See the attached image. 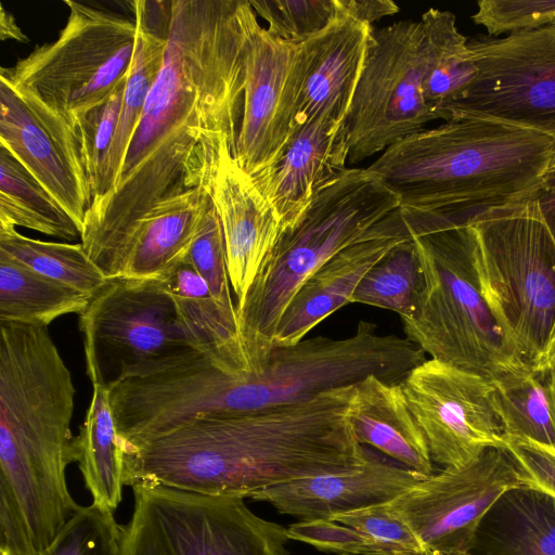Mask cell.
<instances>
[{
	"mask_svg": "<svg viewBox=\"0 0 555 555\" xmlns=\"http://www.w3.org/2000/svg\"><path fill=\"white\" fill-rule=\"evenodd\" d=\"M256 22L247 0H171L163 67L114 188L83 222L80 243L94 263L153 205L194 186L207 144L235 145Z\"/></svg>",
	"mask_w": 555,
	"mask_h": 555,
	"instance_id": "obj_1",
	"label": "cell"
},
{
	"mask_svg": "<svg viewBox=\"0 0 555 555\" xmlns=\"http://www.w3.org/2000/svg\"><path fill=\"white\" fill-rule=\"evenodd\" d=\"M354 385L310 400L188 423L124 453V485L250 499L287 481L349 470L369 452L354 438Z\"/></svg>",
	"mask_w": 555,
	"mask_h": 555,
	"instance_id": "obj_2",
	"label": "cell"
},
{
	"mask_svg": "<svg viewBox=\"0 0 555 555\" xmlns=\"http://www.w3.org/2000/svg\"><path fill=\"white\" fill-rule=\"evenodd\" d=\"M72 374L47 327L0 322V537L43 555L79 508Z\"/></svg>",
	"mask_w": 555,
	"mask_h": 555,
	"instance_id": "obj_3",
	"label": "cell"
},
{
	"mask_svg": "<svg viewBox=\"0 0 555 555\" xmlns=\"http://www.w3.org/2000/svg\"><path fill=\"white\" fill-rule=\"evenodd\" d=\"M554 154L555 141L541 133L457 117L397 141L367 169L398 197L410 233L420 234L535 196Z\"/></svg>",
	"mask_w": 555,
	"mask_h": 555,
	"instance_id": "obj_4",
	"label": "cell"
},
{
	"mask_svg": "<svg viewBox=\"0 0 555 555\" xmlns=\"http://www.w3.org/2000/svg\"><path fill=\"white\" fill-rule=\"evenodd\" d=\"M399 208V201L367 168H347L322 186L280 236L236 310L251 372L272 350L278 323L301 285L337 253Z\"/></svg>",
	"mask_w": 555,
	"mask_h": 555,
	"instance_id": "obj_5",
	"label": "cell"
},
{
	"mask_svg": "<svg viewBox=\"0 0 555 555\" xmlns=\"http://www.w3.org/2000/svg\"><path fill=\"white\" fill-rule=\"evenodd\" d=\"M478 285L507 344L530 366L555 341V238L537 195L467 223Z\"/></svg>",
	"mask_w": 555,
	"mask_h": 555,
	"instance_id": "obj_6",
	"label": "cell"
},
{
	"mask_svg": "<svg viewBox=\"0 0 555 555\" xmlns=\"http://www.w3.org/2000/svg\"><path fill=\"white\" fill-rule=\"evenodd\" d=\"M424 287L401 319L405 337L430 359L491 380L526 370L483 299L470 257L467 224L411 234Z\"/></svg>",
	"mask_w": 555,
	"mask_h": 555,
	"instance_id": "obj_7",
	"label": "cell"
},
{
	"mask_svg": "<svg viewBox=\"0 0 555 555\" xmlns=\"http://www.w3.org/2000/svg\"><path fill=\"white\" fill-rule=\"evenodd\" d=\"M88 376L111 389L191 354L214 358L163 280L107 279L79 314Z\"/></svg>",
	"mask_w": 555,
	"mask_h": 555,
	"instance_id": "obj_8",
	"label": "cell"
},
{
	"mask_svg": "<svg viewBox=\"0 0 555 555\" xmlns=\"http://www.w3.org/2000/svg\"><path fill=\"white\" fill-rule=\"evenodd\" d=\"M65 26L52 42L39 44L0 76L29 93L75 128L129 74L137 25L118 13L64 0Z\"/></svg>",
	"mask_w": 555,
	"mask_h": 555,
	"instance_id": "obj_9",
	"label": "cell"
},
{
	"mask_svg": "<svg viewBox=\"0 0 555 555\" xmlns=\"http://www.w3.org/2000/svg\"><path fill=\"white\" fill-rule=\"evenodd\" d=\"M132 491L117 555H288L286 527L256 515L245 499L166 486Z\"/></svg>",
	"mask_w": 555,
	"mask_h": 555,
	"instance_id": "obj_10",
	"label": "cell"
},
{
	"mask_svg": "<svg viewBox=\"0 0 555 555\" xmlns=\"http://www.w3.org/2000/svg\"><path fill=\"white\" fill-rule=\"evenodd\" d=\"M476 73L441 111L444 121L479 118L555 141V24L468 41Z\"/></svg>",
	"mask_w": 555,
	"mask_h": 555,
	"instance_id": "obj_11",
	"label": "cell"
},
{
	"mask_svg": "<svg viewBox=\"0 0 555 555\" xmlns=\"http://www.w3.org/2000/svg\"><path fill=\"white\" fill-rule=\"evenodd\" d=\"M421 22L373 27L364 67L346 119L357 164L439 119L423 91Z\"/></svg>",
	"mask_w": 555,
	"mask_h": 555,
	"instance_id": "obj_12",
	"label": "cell"
},
{
	"mask_svg": "<svg viewBox=\"0 0 555 555\" xmlns=\"http://www.w3.org/2000/svg\"><path fill=\"white\" fill-rule=\"evenodd\" d=\"M526 476L504 448H489L469 464L447 467L389 502L427 555H467L488 511Z\"/></svg>",
	"mask_w": 555,
	"mask_h": 555,
	"instance_id": "obj_13",
	"label": "cell"
},
{
	"mask_svg": "<svg viewBox=\"0 0 555 555\" xmlns=\"http://www.w3.org/2000/svg\"><path fill=\"white\" fill-rule=\"evenodd\" d=\"M433 462L459 468L489 448H504L493 383L477 373L429 359L401 380Z\"/></svg>",
	"mask_w": 555,
	"mask_h": 555,
	"instance_id": "obj_14",
	"label": "cell"
},
{
	"mask_svg": "<svg viewBox=\"0 0 555 555\" xmlns=\"http://www.w3.org/2000/svg\"><path fill=\"white\" fill-rule=\"evenodd\" d=\"M305 70L304 43L278 38L256 22L246 48L234 151L238 165L254 179L280 160L298 126Z\"/></svg>",
	"mask_w": 555,
	"mask_h": 555,
	"instance_id": "obj_15",
	"label": "cell"
},
{
	"mask_svg": "<svg viewBox=\"0 0 555 555\" xmlns=\"http://www.w3.org/2000/svg\"><path fill=\"white\" fill-rule=\"evenodd\" d=\"M0 145L53 195L82 232L93 195L76 129L1 76Z\"/></svg>",
	"mask_w": 555,
	"mask_h": 555,
	"instance_id": "obj_16",
	"label": "cell"
},
{
	"mask_svg": "<svg viewBox=\"0 0 555 555\" xmlns=\"http://www.w3.org/2000/svg\"><path fill=\"white\" fill-rule=\"evenodd\" d=\"M228 140L202 153L194 185L207 191L221 223L231 288L240 309L281 233L280 219Z\"/></svg>",
	"mask_w": 555,
	"mask_h": 555,
	"instance_id": "obj_17",
	"label": "cell"
},
{
	"mask_svg": "<svg viewBox=\"0 0 555 555\" xmlns=\"http://www.w3.org/2000/svg\"><path fill=\"white\" fill-rule=\"evenodd\" d=\"M211 207L201 184L172 194L137 219L95 263L106 279H164L189 255Z\"/></svg>",
	"mask_w": 555,
	"mask_h": 555,
	"instance_id": "obj_18",
	"label": "cell"
},
{
	"mask_svg": "<svg viewBox=\"0 0 555 555\" xmlns=\"http://www.w3.org/2000/svg\"><path fill=\"white\" fill-rule=\"evenodd\" d=\"M409 238L410 231L398 208L332 257L310 275L287 305L278 323L272 349L297 344L324 319L350 304L366 272L392 247Z\"/></svg>",
	"mask_w": 555,
	"mask_h": 555,
	"instance_id": "obj_19",
	"label": "cell"
},
{
	"mask_svg": "<svg viewBox=\"0 0 555 555\" xmlns=\"http://www.w3.org/2000/svg\"><path fill=\"white\" fill-rule=\"evenodd\" d=\"M417 473L369 452L349 470L287 481L262 489L251 500L272 505L298 520L332 519L339 514L393 501L424 479Z\"/></svg>",
	"mask_w": 555,
	"mask_h": 555,
	"instance_id": "obj_20",
	"label": "cell"
},
{
	"mask_svg": "<svg viewBox=\"0 0 555 555\" xmlns=\"http://www.w3.org/2000/svg\"><path fill=\"white\" fill-rule=\"evenodd\" d=\"M346 122L325 118L300 121L280 160L253 178L273 206L281 232L292 228L315 193L348 167Z\"/></svg>",
	"mask_w": 555,
	"mask_h": 555,
	"instance_id": "obj_21",
	"label": "cell"
},
{
	"mask_svg": "<svg viewBox=\"0 0 555 555\" xmlns=\"http://www.w3.org/2000/svg\"><path fill=\"white\" fill-rule=\"evenodd\" d=\"M372 30V25L339 14L325 29L302 42L306 70L298 124L317 118L346 122Z\"/></svg>",
	"mask_w": 555,
	"mask_h": 555,
	"instance_id": "obj_22",
	"label": "cell"
},
{
	"mask_svg": "<svg viewBox=\"0 0 555 555\" xmlns=\"http://www.w3.org/2000/svg\"><path fill=\"white\" fill-rule=\"evenodd\" d=\"M130 4L137 25L135 50L124 90L116 132L93 191V201L103 197L114 188L165 59L171 0H135Z\"/></svg>",
	"mask_w": 555,
	"mask_h": 555,
	"instance_id": "obj_23",
	"label": "cell"
},
{
	"mask_svg": "<svg viewBox=\"0 0 555 555\" xmlns=\"http://www.w3.org/2000/svg\"><path fill=\"white\" fill-rule=\"evenodd\" d=\"M349 421L359 444L377 449L423 477L434 474L427 441L408 405L401 383L371 375L356 384Z\"/></svg>",
	"mask_w": 555,
	"mask_h": 555,
	"instance_id": "obj_24",
	"label": "cell"
},
{
	"mask_svg": "<svg viewBox=\"0 0 555 555\" xmlns=\"http://www.w3.org/2000/svg\"><path fill=\"white\" fill-rule=\"evenodd\" d=\"M467 555H555V496L506 491L482 518Z\"/></svg>",
	"mask_w": 555,
	"mask_h": 555,
	"instance_id": "obj_25",
	"label": "cell"
},
{
	"mask_svg": "<svg viewBox=\"0 0 555 555\" xmlns=\"http://www.w3.org/2000/svg\"><path fill=\"white\" fill-rule=\"evenodd\" d=\"M92 397L78 436L74 462L98 508L114 513L122 500L124 452L108 389L93 385Z\"/></svg>",
	"mask_w": 555,
	"mask_h": 555,
	"instance_id": "obj_26",
	"label": "cell"
},
{
	"mask_svg": "<svg viewBox=\"0 0 555 555\" xmlns=\"http://www.w3.org/2000/svg\"><path fill=\"white\" fill-rule=\"evenodd\" d=\"M423 91L441 119V111L472 81L476 68L468 39L456 27L450 11L430 8L421 20Z\"/></svg>",
	"mask_w": 555,
	"mask_h": 555,
	"instance_id": "obj_27",
	"label": "cell"
},
{
	"mask_svg": "<svg viewBox=\"0 0 555 555\" xmlns=\"http://www.w3.org/2000/svg\"><path fill=\"white\" fill-rule=\"evenodd\" d=\"M91 297L0 251V322L47 327L65 314H80Z\"/></svg>",
	"mask_w": 555,
	"mask_h": 555,
	"instance_id": "obj_28",
	"label": "cell"
},
{
	"mask_svg": "<svg viewBox=\"0 0 555 555\" xmlns=\"http://www.w3.org/2000/svg\"><path fill=\"white\" fill-rule=\"evenodd\" d=\"M0 223L73 241L81 231L53 195L0 145Z\"/></svg>",
	"mask_w": 555,
	"mask_h": 555,
	"instance_id": "obj_29",
	"label": "cell"
},
{
	"mask_svg": "<svg viewBox=\"0 0 555 555\" xmlns=\"http://www.w3.org/2000/svg\"><path fill=\"white\" fill-rule=\"evenodd\" d=\"M504 440L529 441L555 454V413L541 371H524L492 380Z\"/></svg>",
	"mask_w": 555,
	"mask_h": 555,
	"instance_id": "obj_30",
	"label": "cell"
},
{
	"mask_svg": "<svg viewBox=\"0 0 555 555\" xmlns=\"http://www.w3.org/2000/svg\"><path fill=\"white\" fill-rule=\"evenodd\" d=\"M0 251L44 276L90 295L107 281L81 243L31 238L15 227L0 223Z\"/></svg>",
	"mask_w": 555,
	"mask_h": 555,
	"instance_id": "obj_31",
	"label": "cell"
},
{
	"mask_svg": "<svg viewBox=\"0 0 555 555\" xmlns=\"http://www.w3.org/2000/svg\"><path fill=\"white\" fill-rule=\"evenodd\" d=\"M423 287V270L411 237L392 247L366 272L351 302L390 310L403 319L414 310Z\"/></svg>",
	"mask_w": 555,
	"mask_h": 555,
	"instance_id": "obj_32",
	"label": "cell"
},
{
	"mask_svg": "<svg viewBox=\"0 0 555 555\" xmlns=\"http://www.w3.org/2000/svg\"><path fill=\"white\" fill-rule=\"evenodd\" d=\"M273 36L304 42L325 29L339 14L336 0H249Z\"/></svg>",
	"mask_w": 555,
	"mask_h": 555,
	"instance_id": "obj_33",
	"label": "cell"
},
{
	"mask_svg": "<svg viewBox=\"0 0 555 555\" xmlns=\"http://www.w3.org/2000/svg\"><path fill=\"white\" fill-rule=\"evenodd\" d=\"M120 533L114 513L79 506L43 555H117Z\"/></svg>",
	"mask_w": 555,
	"mask_h": 555,
	"instance_id": "obj_34",
	"label": "cell"
},
{
	"mask_svg": "<svg viewBox=\"0 0 555 555\" xmlns=\"http://www.w3.org/2000/svg\"><path fill=\"white\" fill-rule=\"evenodd\" d=\"M188 258L209 286L221 309L237 320L236 305H234L230 293L231 283L223 232L212 203L191 246Z\"/></svg>",
	"mask_w": 555,
	"mask_h": 555,
	"instance_id": "obj_35",
	"label": "cell"
},
{
	"mask_svg": "<svg viewBox=\"0 0 555 555\" xmlns=\"http://www.w3.org/2000/svg\"><path fill=\"white\" fill-rule=\"evenodd\" d=\"M332 519L363 533L382 555H427L417 537L389 503L339 514Z\"/></svg>",
	"mask_w": 555,
	"mask_h": 555,
	"instance_id": "obj_36",
	"label": "cell"
},
{
	"mask_svg": "<svg viewBox=\"0 0 555 555\" xmlns=\"http://www.w3.org/2000/svg\"><path fill=\"white\" fill-rule=\"evenodd\" d=\"M127 78L75 125L91 179L92 195L116 132Z\"/></svg>",
	"mask_w": 555,
	"mask_h": 555,
	"instance_id": "obj_37",
	"label": "cell"
},
{
	"mask_svg": "<svg viewBox=\"0 0 555 555\" xmlns=\"http://www.w3.org/2000/svg\"><path fill=\"white\" fill-rule=\"evenodd\" d=\"M477 5L472 21L494 37L555 24V0H481Z\"/></svg>",
	"mask_w": 555,
	"mask_h": 555,
	"instance_id": "obj_38",
	"label": "cell"
},
{
	"mask_svg": "<svg viewBox=\"0 0 555 555\" xmlns=\"http://www.w3.org/2000/svg\"><path fill=\"white\" fill-rule=\"evenodd\" d=\"M288 540L307 543L337 555H382L377 546L357 529L333 519L298 520L286 527Z\"/></svg>",
	"mask_w": 555,
	"mask_h": 555,
	"instance_id": "obj_39",
	"label": "cell"
},
{
	"mask_svg": "<svg viewBox=\"0 0 555 555\" xmlns=\"http://www.w3.org/2000/svg\"><path fill=\"white\" fill-rule=\"evenodd\" d=\"M526 476V487L541 490L555 496V454L529 441L504 440Z\"/></svg>",
	"mask_w": 555,
	"mask_h": 555,
	"instance_id": "obj_40",
	"label": "cell"
},
{
	"mask_svg": "<svg viewBox=\"0 0 555 555\" xmlns=\"http://www.w3.org/2000/svg\"><path fill=\"white\" fill-rule=\"evenodd\" d=\"M336 3L340 15L367 25L399 12V7L390 0H336Z\"/></svg>",
	"mask_w": 555,
	"mask_h": 555,
	"instance_id": "obj_41",
	"label": "cell"
},
{
	"mask_svg": "<svg viewBox=\"0 0 555 555\" xmlns=\"http://www.w3.org/2000/svg\"><path fill=\"white\" fill-rule=\"evenodd\" d=\"M0 39H12L18 42H28V37L17 25L14 16L0 4Z\"/></svg>",
	"mask_w": 555,
	"mask_h": 555,
	"instance_id": "obj_42",
	"label": "cell"
},
{
	"mask_svg": "<svg viewBox=\"0 0 555 555\" xmlns=\"http://www.w3.org/2000/svg\"><path fill=\"white\" fill-rule=\"evenodd\" d=\"M537 199L542 216L555 238V190L541 189L537 194Z\"/></svg>",
	"mask_w": 555,
	"mask_h": 555,
	"instance_id": "obj_43",
	"label": "cell"
},
{
	"mask_svg": "<svg viewBox=\"0 0 555 555\" xmlns=\"http://www.w3.org/2000/svg\"><path fill=\"white\" fill-rule=\"evenodd\" d=\"M538 371H541L544 375L555 413V341L551 346L544 363Z\"/></svg>",
	"mask_w": 555,
	"mask_h": 555,
	"instance_id": "obj_44",
	"label": "cell"
},
{
	"mask_svg": "<svg viewBox=\"0 0 555 555\" xmlns=\"http://www.w3.org/2000/svg\"><path fill=\"white\" fill-rule=\"evenodd\" d=\"M544 190H555V154L548 165V168L545 172L543 186Z\"/></svg>",
	"mask_w": 555,
	"mask_h": 555,
	"instance_id": "obj_45",
	"label": "cell"
}]
</instances>
